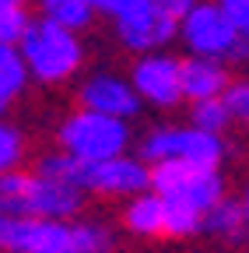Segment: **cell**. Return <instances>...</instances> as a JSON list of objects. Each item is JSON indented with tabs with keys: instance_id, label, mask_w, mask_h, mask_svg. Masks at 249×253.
I'll use <instances>...</instances> for the list:
<instances>
[{
	"instance_id": "obj_23",
	"label": "cell",
	"mask_w": 249,
	"mask_h": 253,
	"mask_svg": "<svg viewBox=\"0 0 249 253\" xmlns=\"http://www.w3.org/2000/svg\"><path fill=\"white\" fill-rule=\"evenodd\" d=\"M154 4H158L169 18H176V21H182L186 14H190L197 4H200V0H154Z\"/></svg>"
},
{
	"instance_id": "obj_21",
	"label": "cell",
	"mask_w": 249,
	"mask_h": 253,
	"mask_svg": "<svg viewBox=\"0 0 249 253\" xmlns=\"http://www.w3.org/2000/svg\"><path fill=\"white\" fill-rule=\"evenodd\" d=\"M217 4H221V11L232 18L235 32L249 42V0H217Z\"/></svg>"
},
{
	"instance_id": "obj_13",
	"label": "cell",
	"mask_w": 249,
	"mask_h": 253,
	"mask_svg": "<svg viewBox=\"0 0 249 253\" xmlns=\"http://www.w3.org/2000/svg\"><path fill=\"white\" fill-rule=\"evenodd\" d=\"M32 74L25 67V56L18 46L0 42V116H11V109L25 99Z\"/></svg>"
},
{
	"instance_id": "obj_2",
	"label": "cell",
	"mask_w": 249,
	"mask_h": 253,
	"mask_svg": "<svg viewBox=\"0 0 249 253\" xmlns=\"http://www.w3.org/2000/svg\"><path fill=\"white\" fill-rule=\"evenodd\" d=\"M18 49L25 56V67L32 74V81L42 88L77 84V78L84 74V63H88V49H84L81 32H71V28L56 25L42 14L32 18Z\"/></svg>"
},
{
	"instance_id": "obj_15",
	"label": "cell",
	"mask_w": 249,
	"mask_h": 253,
	"mask_svg": "<svg viewBox=\"0 0 249 253\" xmlns=\"http://www.w3.org/2000/svg\"><path fill=\"white\" fill-rule=\"evenodd\" d=\"M36 7H39L42 18L64 25L71 32H88L95 25V18H99L91 0H36Z\"/></svg>"
},
{
	"instance_id": "obj_9",
	"label": "cell",
	"mask_w": 249,
	"mask_h": 253,
	"mask_svg": "<svg viewBox=\"0 0 249 253\" xmlns=\"http://www.w3.org/2000/svg\"><path fill=\"white\" fill-rule=\"evenodd\" d=\"M112 36L130 56H141L151 49H169V42L179 39V21L169 18L154 0H141L137 7L112 18Z\"/></svg>"
},
{
	"instance_id": "obj_24",
	"label": "cell",
	"mask_w": 249,
	"mask_h": 253,
	"mask_svg": "<svg viewBox=\"0 0 249 253\" xmlns=\"http://www.w3.org/2000/svg\"><path fill=\"white\" fill-rule=\"evenodd\" d=\"M239 201H242V208H246V218H249V179H246V186H242V194H239Z\"/></svg>"
},
{
	"instance_id": "obj_17",
	"label": "cell",
	"mask_w": 249,
	"mask_h": 253,
	"mask_svg": "<svg viewBox=\"0 0 249 253\" xmlns=\"http://www.w3.org/2000/svg\"><path fill=\"white\" fill-rule=\"evenodd\" d=\"M25 162H28V137H25V130L14 120L0 116V172L25 169Z\"/></svg>"
},
{
	"instance_id": "obj_18",
	"label": "cell",
	"mask_w": 249,
	"mask_h": 253,
	"mask_svg": "<svg viewBox=\"0 0 249 253\" xmlns=\"http://www.w3.org/2000/svg\"><path fill=\"white\" fill-rule=\"evenodd\" d=\"M190 123L204 126L211 134H228L235 126V116H232V106L228 99H204V102H190Z\"/></svg>"
},
{
	"instance_id": "obj_11",
	"label": "cell",
	"mask_w": 249,
	"mask_h": 253,
	"mask_svg": "<svg viewBox=\"0 0 249 253\" xmlns=\"http://www.w3.org/2000/svg\"><path fill=\"white\" fill-rule=\"evenodd\" d=\"M119 229L127 232L130 239H141V243L169 239V208H165V197L151 186V190H144V194L123 201L119 204Z\"/></svg>"
},
{
	"instance_id": "obj_10",
	"label": "cell",
	"mask_w": 249,
	"mask_h": 253,
	"mask_svg": "<svg viewBox=\"0 0 249 253\" xmlns=\"http://www.w3.org/2000/svg\"><path fill=\"white\" fill-rule=\"evenodd\" d=\"M84 186L88 197H102V201H130L144 190H151V162H144L141 155L123 151L106 162L84 166Z\"/></svg>"
},
{
	"instance_id": "obj_14",
	"label": "cell",
	"mask_w": 249,
	"mask_h": 253,
	"mask_svg": "<svg viewBox=\"0 0 249 253\" xmlns=\"http://www.w3.org/2000/svg\"><path fill=\"white\" fill-rule=\"evenodd\" d=\"M204 236L217 239V243H242L249 239V218L239 197H225L217 201L207 214H204Z\"/></svg>"
},
{
	"instance_id": "obj_7",
	"label": "cell",
	"mask_w": 249,
	"mask_h": 253,
	"mask_svg": "<svg viewBox=\"0 0 249 253\" xmlns=\"http://www.w3.org/2000/svg\"><path fill=\"white\" fill-rule=\"evenodd\" d=\"M130 81L147 109L172 113L186 102L182 95V56L172 49H151L130 60Z\"/></svg>"
},
{
	"instance_id": "obj_6",
	"label": "cell",
	"mask_w": 249,
	"mask_h": 253,
	"mask_svg": "<svg viewBox=\"0 0 249 253\" xmlns=\"http://www.w3.org/2000/svg\"><path fill=\"white\" fill-rule=\"evenodd\" d=\"M151 186L162 197L197 208V211H211L217 201L228 197V179L221 172V166H197V162H158L151 166Z\"/></svg>"
},
{
	"instance_id": "obj_25",
	"label": "cell",
	"mask_w": 249,
	"mask_h": 253,
	"mask_svg": "<svg viewBox=\"0 0 249 253\" xmlns=\"http://www.w3.org/2000/svg\"><path fill=\"white\" fill-rule=\"evenodd\" d=\"M106 253H130V250H116V246H112V250H106Z\"/></svg>"
},
{
	"instance_id": "obj_12",
	"label": "cell",
	"mask_w": 249,
	"mask_h": 253,
	"mask_svg": "<svg viewBox=\"0 0 249 253\" xmlns=\"http://www.w3.org/2000/svg\"><path fill=\"white\" fill-rule=\"evenodd\" d=\"M232 63L211 56H182V95L186 106L204 99H221L232 88Z\"/></svg>"
},
{
	"instance_id": "obj_1",
	"label": "cell",
	"mask_w": 249,
	"mask_h": 253,
	"mask_svg": "<svg viewBox=\"0 0 249 253\" xmlns=\"http://www.w3.org/2000/svg\"><path fill=\"white\" fill-rule=\"evenodd\" d=\"M116 232L102 218H7L0 214V253H106Z\"/></svg>"
},
{
	"instance_id": "obj_3",
	"label": "cell",
	"mask_w": 249,
	"mask_h": 253,
	"mask_svg": "<svg viewBox=\"0 0 249 253\" xmlns=\"http://www.w3.org/2000/svg\"><path fill=\"white\" fill-rule=\"evenodd\" d=\"M53 141H56L60 151L77 158L81 166H95V162H106V158L130 151L134 148V130L119 116H106V113H95V109L74 106L56 123Z\"/></svg>"
},
{
	"instance_id": "obj_16",
	"label": "cell",
	"mask_w": 249,
	"mask_h": 253,
	"mask_svg": "<svg viewBox=\"0 0 249 253\" xmlns=\"http://www.w3.org/2000/svg\"><path fill=\"white\" fill-rule=\"evenodd\" d=\"M32 208V179H28V166L14 172H0V214L7 218H28Z\"/></svg>"
},
{
	"instance_id": "obj_19",
	"label": "cell",
	"mask_w": 249,
	"mask_h": 253,
	"mask_svg": "<svg viewBox=\"0 0 249 253\" xmlns=\"http://www.w3.org/2000/svg\"><path fill=\"white\" fill-rule=\"evenodd\" d=\"M32 25V11H28V0H0V42L18 46L21 36Z\"/></svg>"
},
{
	"instance_id": "obj_22",
	"label": "cell",
	"mask_w": 249,
	"mask_h": 253,
	"mask_svg": "<svg viewBox=\"0 0 249 253\" xmlns=\"http://www.w3.org/2000/svg\"><path fill=\"white\" fill-rule=\"evenodd\" d=\"M95 4V11H99V18H116V14H123V11H130V7H137L141 0H91Z\"/></svg>"
},
{
	"instance_id": "obj_5",
	"label": "cell",
	"mask_w": 249,
	"mask_h": 253,
	"mask_svg": "<svg viewBox=\"0 0 249 253\" xmlns=\"http://www.w3.org/2000/svg\"><path fill=\"white\" fill-rule=\"evenodd\" d=\"M179 42H182L186 56L249 63V42L235 32L232 18L221 11L217 0H200V4L179 21Z\"/></svg>"
},
{
	"instance_id": "obj_20",
	"label": "cell",
	"mask_w": 249,
	"mask_h": 253,
	"mask_svg": "<svg viewBox=\"0 0 249 253\" xmlns=\"http://www.w3.org/2000/svg\"><path fill=\"white\" fill-rule=\"evenodd\" d=\"M225 99H228V106H232L235 123H239V126H249V78L232 81V88H228Z\"/></svg>"
},
{
	"instance_id": "obj_8",
	"label": "cell",
	"mask_w": 249,
	"mask_h": 253,
	"mask_svg": "<svg viewBox=\"0 0 249 253\" xmlns=\"http://www.w3.org/2000/svg\"><path fill=\"white\" fill-rule=\"evenodd\" d=\"M74 106L81 109H95L106 116H119L134 123L144 113V102L130 81V74H119V71H91L81 74L74 84Z\"/></svg>"
},
{
	"instance_id": "obj_4",
	"label": "cell",
	"mask_w": 249,
	"mask_h": 253,
	"mask_svg": "<svg viewBox=\"0 0 249 253\" xmlns=\"http://www.w3.org/2000/svg\"><path fill=\"white\" fill-rule=\"evenodd\" d=\"M137 155L144 162H197V166H225L228 137L211 134L197 123H158L137 137Z\"/></svg>"
}]
</instances>
